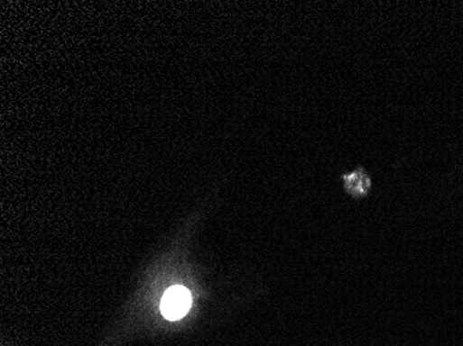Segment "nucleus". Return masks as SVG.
<instances>
[{
	"label": "nucleus",
	"mask_w": 463,
	"mask_h": 346,
	"mask_svg": "<svg viewBox=\"0 0 463 346\" xmlns=\"http://www.w3.org/2000/svg\"><path fill=\"white\" fill-rule=\"evenodd\" d=\"M190 305L191 296L185 287H171L162 296V312L165 319L175 322L188 314Z\"/></svg>",
	"instance_id": "1"
}]
</instances>
